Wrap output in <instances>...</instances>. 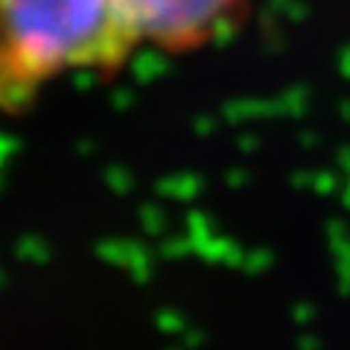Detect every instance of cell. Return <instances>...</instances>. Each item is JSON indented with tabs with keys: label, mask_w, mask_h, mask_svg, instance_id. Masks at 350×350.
I'll list each match as a JSON object with an SVG mask.
<instances>
[{
	"label": "cell",
	"mask_w": 350,
	"mask_h": 350,
	"mask_svg": "<svg viewBox=\"0 0 350 350\" xmlns=\"http://www.w3.org/2000/svg\"><path fill=\"white\" fill-rule=\"evenodd\" d=\"M131 0H0V117L68 76H108L144 50Z\"/></svg>",
	"instance_id": "cell-1"
},
{
	"label": "cell",
	"mask_w": 350,
	"mask_h": 350,
	"mask_svg": "<svg viewBox=\"0 0 350 350\" xmlns=\"http://www.w3.org/2000/svg\"><path fill=\"white\" fill-rule=\"evenodd\" d=\"M146 47L187 56L231 36L248 0H131Z\"/></svg>",
	"instance_id": "cell-2"
}]
</instances>
